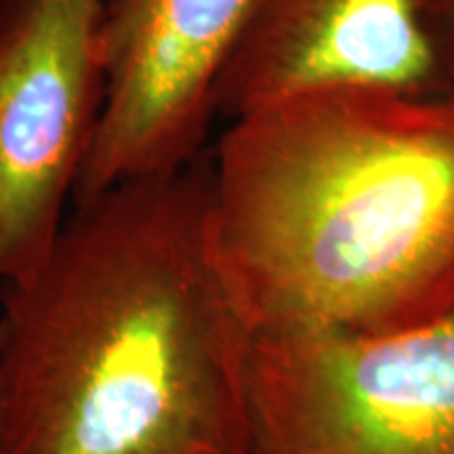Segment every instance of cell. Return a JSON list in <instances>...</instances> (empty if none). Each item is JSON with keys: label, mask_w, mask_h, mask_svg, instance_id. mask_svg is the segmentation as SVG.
Wrapping results in <instances>:
<instances>
[{"label": "cell", "mask_w": 454, "mask_h": 454, "mask_svg": "<svg viewBox=\"0 0 454 454\" xmlns=\"http://www.w3.org/2000/svg\"><path fill=\"white\" fill-rule=\"evenodd\" d=\"M251 0H107L106 106L82 164L76 204L202 156L213 90Z\"/></svg>", "instance_id": "5b68a950"}, {"label": "cell", "mask_w": 454, "mask_h": 454, "mask_svg": "<svg viewBox=\"0 0 454 454\" xmlns=\"http://www.w3.org/2000/svg\"><path fill=\"white\" fill-rule=\"evenodd\" d=\"M211 177L202 154L76 204L36 274L4 284L0 454H253Z\"/></svg>", "instance_id": "6da1fadb"}, {"label": "cell", "mask_w": 454, "mask_h": 454, "mask_svg": "<svg viewBox=\"0 0 454 454\" xmlns=\"http://www.w3.org/2000/svg\"><path fill=\"white\" fill-rule=\"evenodd\" d=\"M417 20L442 93L454 99V0H417Z\"/></svg>", "instance_id": "52a82bcc"}, {"label": "cell", "mask_w": 454, "mask_h": 454, "mask_svg": "<svg viewBox=\"0 0 454 454\" xmlns=\"http://www.w3.org/2000/svg\"><path fill=\"white\" fill-rule=\"evenodd\" d=\"M211 168L213 253L251 337L454 309V99L301 90L231 121Z\"/></svg>", "instance_id": "7a4b0ae2"}, {"label": "cell", "mask_w": 454, "mask_h": 454, "mask_svg": "<svg viewBox=\"0 0 454 454\" xmlns=\"http://www.w3.org/2000/svg\"><path fill=\"white\" fill-rule=\"evenodd\" d=\"M104 0H0V286L47 261L106 106Z\"/></svg>", "instance_id": "277c9868"}, {"label": "cell", "mask_w": 454, "mask_h": 454, "mask_svg": "<svg viewBox=\"0 0 454 454\" xmlns=\"http://www.w3.org/2000/svg\"><path fill=\"white\" fill-rule=\"evenodd\" d=\"M253 454H454V309L385 334L257 333Z\"/></svg>", "instance_id": "3957f363"}, {"label": "cell", "mask_w": 454, "mask_h": 454, "mask_svg": "<svg viewBox=\"0 0 454 454\" xmlns=\"http://www.w3.org/2000/svg\"><path fill=\"white\" fill-rule=\"evenodd\" d=\"M320 87L444 98L417 0H251L215 81V114L236 121Z\"/></svg>", "instance_id": "8992f818"}]
</instances>
